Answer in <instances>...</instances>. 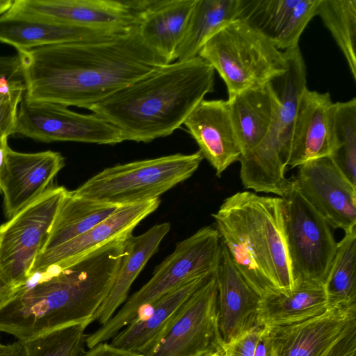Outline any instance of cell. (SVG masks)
Listing matches in <instances>:
<instances>
[{"instance_id":"obj_33","label":"cell","mask_w":356,"mask_h":356,"mask_svg":"<svg viewBox=\"0 0 356 356\" xmlns=\"http://www.w3.org/2000/svg\"><path fill=\"white\" fill-rule=\"evenodd\" d=\"M88 325H70L24 342L26 356H81L85 351Z\"/></svg>"},{"instance_id":"obj_36","label":"cell","mask_w":356,"mask_h":356,"mask_svg":"<svg viewBox=\"0 0 356 356\" xmlns=\"http://www.w3.org/2000/svg\"><path fill=\"white\" fill-rule=\"evenodd\" d=\"M22 78V61L18 54L0 56V79Z\"/></svg>"},{"instance_id":"obj_35","label":"cell","mask_w":356,"mask_h":356,"mask_svg":"<svg viewBox=\"0 0 356 356\" xmlns=\"http://www.w3.org/2000/svg\"><path fill=\"white\" fill-rule=\"evenodd\" d=\"M24 90L23 84L14 90L7 99L0 103V138L15 134L17 109Z\"/></svg>"},{"instance_id":"obj_40","label":"cell","mask_w":356,"mask_h":356,"mask_svg":"<svg viewBox=\"0 0 356 356\" xmlns=\"http://www.w3.org/2000/svg\"><path fill=\"white\" fill-rule=\"evenodd\" d=\"M0 356H26L24 343L19 340L8 345L0 343Z\"/></svg>"},{"instance_id":"obj_19","label":"cell","mask_w":356,"mask_h":356,"mask_svg":"<svg viewBox=\"0 0 356 356\" xmlns=\"http://www.w3.org/2000/svg\"><path fill=\"white\" fill-rule=\"evenodd\" d=\"M184 124L197 143L199 151L220 175L238 161L241 151L232 122L228 100L201 101Z\"/></svg>"},{"instance_id":"obj_1","label":"cell","mask_w":356,"mask_h":356,"mask_svg":"<svg viewBox=\"0 0 356 356\" xmlns=\"http://www.w3.org/2000/svg\"><path fill=\"white\" fill-rule=\"evenodd\" d=\"M17 54L26 101L86 109L168 64L144 42L138 24L101 38Z\"/></svg>"},{"instance_id":"obj_24","label":"cell","mask_w":356,"mask_h":356,"mask_svg":"<svg viewBox=\"0 0 356 356\" xmlns=\"http://www.w3.org/2000/svg\"><path fill=\"white\" fill-rule=\"evenodd\" d=\"M328 309L324 285L300 281L295 283L292 290H276L262 295L257 321L259 325L270 329L318 316Z\"/></svg>"},{"instance_id":"obj_9","label":"cell","mask_w":356,"mask_h":356,"mask_svg":"<svg viewBox=\"0 0 356 356\" xmlns=\"http://www.w3.org/2000/svg\"><path fill=\"white\" fill-rule=\"evenodd\" d=\"M67 192L63 186L48 188L0 226V268L17 286L27 280Z\"/></svg>"},{"instance_id":"obj_34","label":"cell","mask_w":356,"mask_h":356,"mask_svg":"<svg viewBox=\"0 0 356 356\" xmlns=\"http://www.w3.org/2000/svg\"><path fill=\"white\" fill-rule=\"evenodd\" d=\"M225 356H272L268 328L255 325L225 343Z\"/></svg>"},{"instance_id":"obj_32","label":"cell","mask_w":356,"mask_h":356,"mask_svg":"<svg viewBox=\"0 0 356 356\" xmlns=\"http://www.w3.org/2000/svg\"><path fill=\"white\" fill-rule=\"evenodd\" d=\"M333 130L336 151L332 157L356 186V98L334 103Z\"/></svg>"},{"instance_id":"obj_42","label":"cell","mask_w":356,"mask_h":356,"mask_svg":"<svg viewBox=\"0 0 356 356\" xmlns=\"http://www.w3.org/2000/svg\"><path fill=\"white\" fill-rule=\"evenodd\" d=\"M14 0H0V17L11 8Z\"/></svg>"},{"instance_id":"obj_39","label":"cell","mask_w":356,"mask_h":356,"mask_svg":"<svg viewBox=\"0 0 356 356\" xmlns=\"http://www.w3.org/2000/svg\"><path fill=\"white\" fill-rule=\"evenodd\" d=\"M23 81L18 78L8 79H0V103L7 99L12 92L23 85Z\"/></svg>"},{"instance_id":"obj_10","label":"cell","mask_w":356,"mask_h":356,"mask_svg":"<svg viewBox=\"0 0 356 356\" xmlns=\"http://www.w3.org/2000/svg\"><path fill=\"white\" fill-rule=\"evenodd\" d=\"M217 294L214 273L188 298L161 339L145 356L225 355Z\"/></svg>"},{"instance_id":"obj_5","label":"cell","mask_w":356,"mask_h":356,"mask_svg":"<svg viewBox=\"0 0 356 356\" xmlns=\"http://www.w3.org/2000/svg\"><path fill=\"white\" fill-rule=\"evenodd\" d=\"M198 56L224 81L228 100L270 82L286 70L284 52L245 20L226 24L201 48Z\"/></svg>"},{"instance_id":"obj_28","label":"cell","mask_w":356,"mask_h":356,"mask_svg":"<svg viewBox=\"0 0 356 356\" xmlns=\"http://www.w3.org/2000/svg\"><path fill=\"white\" fill-rule=\"evenodd\" d=\"M120 206L92 201L67 191L41 252L54 248L83 234L108 218Z\"/></svg>"},{"instance_id":"obj_17","label":"cell","mask_w":356,"mask_h":356,"mask_svg":"<svg viewBox=\"0 0 356 356\" xmlns=\"http://www.w3.org/2000/svg\"><path fill=\"white\" fill-rule=\"evenodd\" d=\"M64 165L59 152L22 153L10 147L0 177L6 216L11 218L41 195Z\"/></svg>"},{"instance_id":"obj_2","label":"cell","mask_w":356,"mask_h":356,"mask_svg":"<svg viewBox=\"0 0 356 356\" xmlns=\"http://www.w3.org/2000/svg\"><path fill=\"white\" fill-rule=\"evenodd\" d=\"M125 240L112 241L67 267L29 275L0 309V332L26 342L70 325L88 326L113 286Z\"/></svg>"},{"instance_id":"obj_41","label":"cell","mask_w":356,"mask_h":356,"mask_svg":"<svg viewBox=\"0 0 356 356\" xmlns=\"http://www.w3.org/2000/svg\"><path fill=\"white\" fill-rule=\"evenodd\" d=\"M8 136H5L0 138V177L3 170L6 161L7 153L10 148L8 143Z\"/></svg>"},{"instance_id":"obj_20","label":"cell","mask_w":356,"mask_h":356,"mask_svg":"<svg viewBox=\"0 0 356 356\" xmlns=\"http://www.w3.org/2000/svg\"><path fill=\"white\" fill-rule=\"evenodd\" d=\"M319 0H243L238 18L268 38L280 51L298 46Z\"/></svg>"},{"instance_id":"obj_6","label":"cell","mask_w":356,"mask_h":356,"mask_svg":"<svg viewBox=\"0 0 356 356\" xmlns=\"http://www.w3.org/2000/svg\"><path fill=\"white\" fill-rule=\"evenodd\" d=\"M203 159L197 151L118 164L104 168L72 191L92 201L120 207L138 204L159 198L188 179Z\"/></svg>"},{"instance_id":"obj_7","label":"cell","mask_w":356,"mask_h":356,"mask_svg":"<svg viewBox=\"0 0 356 356\" xmlns=\"http://www.w3.org/2000/svg\"><path fill=\"white\" fill-rule=\"evenodd\" d=\"M222 242L235 267L261 296L278 290L270 260L268 234L256 193L238 192L212 214Z\"/></svg>"},{"instance_id":"obj_26","label":"cell","mask_w":356,"mask_h":356,"mask_svg":"<svg viewBox=\"0 0 356 356\" xmlns=\"http://www.w3.org/2000/svg\"><path fill=\"white\" fill-rule=\"evenodd\" d=\"M228 102L232 122L243 156L266 136L280 104L269 83L245 90Z\"/></svg>"},{"instance_id":"obj_30","label":"cell","mask_w":356,"mask_h":356,"mask_svg":"<svg viewBox=\"0 0 356 356\" xmlns=\"http://www.w3.org/2000/svg\"><path fill=\"white\" fill-rule=\"evenodd\" d=\"M323 285L329 308L356 305V229L337 243Z\"/></svg>"},{"instance_id":"obj_22","label":"cell","mask_w":356,"mask_h":356,"mask_svg":"<svg viewBox=\"0 0 356 356\" xmlns=\"http://www.w3.org/2000/svg\"><path fill=\"white\" fill-rule=\"evenodd\" d=\"M196 0H136L143 40L169 64L175 61Z\"/></svg>"},{"instance_id":"obj_23","label":"cell","mask_w":356,"mask_h":356,"mask_svg":"<svg viewBox=\"0 0 356 356\" xmlns=\"http://www.w3.org/2000/svg\"><path fill=\"white\" fill-rule=\"evenodd\" d=\"M122 31L71 26L7 12L0 17V42L13 47L17 52L47 45L95 39Z\"/></svg>"},{"instance_id":"obj_43","label":"cell","mask_w":356,"mask_h":356,"mask_svg":"<svg viewBox=\"0 0 356 356\" xmlns=\"http://www.w3.org/2000/svg\"><path fill=\"white\" fill-rule=\"evenodd\" d=\"M213 356H225V355H213Z\"/></svg>"},{"instance_id":"obj_3","label":"cell","mask_w":356,"mask_h":356,"mask_svg":"<svg viewBox=\"0 0 356 356\" xmlns=\"http://www.w3.org/2000/svg\"><path fill=\"white\" fill-rule=\"evenodd\" d=\"M215 70L200 56L163 66L88 110L118 129L124 140L149 143L171 135L213 92Z\"/></svg>"},{"instance_id":"obj_27","label":"cell","mask_w":356,"mask_h":356,"mask_svg":"<svg viewBox=\"0 0 356 356\" xmlns=\"http://www.w3.org/2000/svg\"><path fill=\"white\" fill-rule=\"evenodd\" d=\"M243 0H196L175 61L198 56L203 45L226 24L237 19Z\"/></svg>"},{"instance_id":"obj_29","label":"cell","mask_w":356,"mask_h":356,"mask_svg":"<svg viewBox=\"0 0 356 356\" xmlns=\"http://www.w3.org/2000/svg\"><path fill=\"white\" fill-rule=\"evenodd\" d=\"M286 70L274 77L269 84L279 102L278 127L282 146L285 145L294 122L298 104L307 88V71L299 46L284 51Z\"/></svg>"},{"instance_id":"obj_25","label":"cell","mask_w":356,"mask_h":356,"mask_svg":"<svg viewBox=\"0 0 356 356\" xmlns=\"http://www.w3.org/2000/svg\"><path fill=\"white\" fill-rule=\"evenodd\" d=\"M170 229V223L163 222L125 240L124 253L113 286L93 315L91 323L97 321L99 325H104L124 303L133 282L158 250Z\"/></svg>"},{"instance_id":"obj_37","label":"cell","mask_w":356,"mask_h":356,"mask_svg":"<svg viewBox=\"0 0 356 356\" xmlns=\"http://www.w3.org/2000/svg\"><path fill=\"white\" fill-rule=\"evenodd\" d=\"M81 356H145L141 354H138L129 352L123 349H120L113 346L110 343L103 342L99 343L88 351H84Z\"/></svg>"},{"instance_id":"obj_18","label":"cell","mask_w":356,"mask_h":356,"mask_svg":"<svg viewBox=\"0 0 356 356\" xmlns=\"http://www.w3.org/2000/svg\"><path fill=\"white\" fill-rule=\"evenodd\" d=\"M213 275L190 280L143 308L111 339L110 344L129 352L147 355L169 328L188 298Z\"/></svg>"},{"instance_id":"obj_31","label":"cell","mask_w":356,"mask_h":356,"mask_svg":"<svg viewBox=\"0 0 356 356\" xmlns=\"http://www.w3.org/2000/svg\"><path fill=\"white\" fill-rule=\"evenodd\" d=\"M316 15L330 32L356 81V0H319Z\"/></svg>"},{"instance_id":"obj_8","label":"cell","mask_w":356,"mask_h":356,"mask_svg":"<svg viewBox=\"0 0 356 356\" xmlns=\"http://www.w3.org/2000/svg\"><path fill=\"white\" fill-rule=\"evenodd\" d=\"M284 232L294 284H324L337 244L330 227L300 193L292 177L282 197Z\"/></svg>"},{"instance_id":"obj_15","label":"cell","mask_w":356,"mask_h":356,"mask_svg":"<svg viewBox=\"0 0 356 356\" xmlns=\"http://www.w3.org/2000/svg\"><path fill=\"white\" fill-rule=\"evenodd\" d=\"M160 204L159 198L122 206L108 218L83 234L51 250L40 252L29 275L49 266L67 267L118 239L132 235L134 228Z\"/></svg>"},{"instance_id":"obj_4","label":"cell","mask_w":356,"mask_h":356,"mask_svg":"<svg viewBox=\"0 0 356 356\" xmlns=\"http://www.w3.org/2000/svg\"><path fill=\"white\" fill-rule=\"evenodd\" d=\"M221 252L220 234L211 226L204 227L178 242L172 252L155 268L149 281L127 298L104 325L87 334L86 346L91 348L111 339L143 308L186 282L202 275L214 274Z\"/></svg>"},{"instance_id":"obj_14","label":"cell","mask_w":356,"mask_h":356,"mask_svg":"<svg viewBox=\"0 0 356 356\" xmlns=\"http://www.w3.org/2000/svg\"><path fill=\"white\" fill-rule=\"evenodd\" d=\"M333 109L334 102L329 92L307 88L305 90L284 149L286 167L293 168L311 160L334 155L337 147Z\"/></svg>"},{"instance_id":"obj_13","label":"cell","mask_w":356,"mask_h":356,"mask_svg":"<svg viewBox=\"0 0 356 356\" xmlns=\"http://www.w3.org/2000/svg\"><path fill=\"white\" fill-rule=\"evenodd\" d=\"M7 13L111 31L138 23L135 0H14Z\"/></svg>"},{"instance_id":"obj_11","label":"cell","mask_w":356,"mask_h":356,"mask_svg":"<svg viewBox=\"0 0 356 356\" xmlns=\"http://www.w3.org/2000/svg\"><path fill=\"white\" fill-rule=\"evenodd\" d=\"M15 134L44 143L113 145L124 141L118 129L94 113H79L63 105L30 102L24 98L18 106Z\"/></svg>"},{"instance_id":"obj_12","label":"cell","mask_w":356,"mask_h":356,"mask_svg":"<svg viewBox=\"0 0 356 356\" xmlns=\"http://www.w3.org/2000/svg\"><path fill=\"white\" fill-rule=\"evenodd\" d=\"M292 179L314 209L334 229L345 233L356 229V186L332 157L309 161Z\"/></svg>"},{"instance_id":"obj_16","label":"cell","mask_w":356,"mask_h":356,"mask_svg":"<svg viewBox=\"0 0 356 356\" xmlns=\"http://www.w3.org/2000/svg\"><path fill=\"white\" fill-rule=\"evenodd\" d=\"M356 327V305L329 308L297 323L268 328L272 356H322Z\"/></svg>"},{"instance_id":"obj_21","label":"cell","mask_w":356,"mask_h":356,"mask_svg":"<svg viewBox=\"0 0 356 356\" xmlns=\"http://www.w3.org/2000/svg\"><path fill=\"white\" fill-rule=\"evenodd\" d=\"M218 323L224 343L257 324L261 296L246 282L222 242L220 260L215 273Z\"/></svg>"},{"instance_id":"obj_38","label":"cell","mask_w":356,"mask_h":356,"mask_svg":"<svg viewBox=\"0 0 356 356\" xmlns=\"http://www.w3.org/2000/svg\"><path fill=\"white\" fill-rule=\"evenodd\" d=\"M18 287L0 268V309L14 296Z\"/></svg>"}]
</instances>
